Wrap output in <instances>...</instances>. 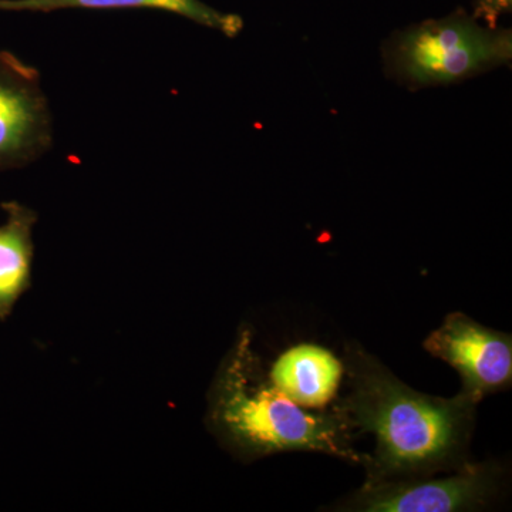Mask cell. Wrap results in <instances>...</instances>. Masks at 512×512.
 <instances>
[{"mask_svg": "<svg viewBox=\"0 0 512 512\" xmlns=\"http://www.w3.org/2000/svg\"><path fill=\"white\" fill-rule=\"evenodd\" d=\"M2 208L8 214L0 225V320H5L32 282L37 214L16 201L3 202Z\"/></svg>", "mask_w": 512, "mask_h": 512, "instance_id": "9c48e42d", "label": "cell"}, {"mask_svg": "<svg viewBox=\"0 0 512 512\" xmlns=\"http://www.w3.org/2000/svg\"><path fill=\"white\" fill-rule=\"evenodd\" d=\"M349 394L336 409L352 430L373 434L366 483L430 478L470 466L468 448L478 402L416 392L360 346L346 348Z\"/></svg>", "mask_w": 512, "mask_h": 512, "instance_id": "6da1fadb", "label": "cell"}, {"mask_svg": "<svg viewBox=\"0 0 512 512\" xmlns=\"http://www.w3.org/2000/svg\"><path fill=\"white\" fill-rule=\"evenodd\" d=\"M49 101L36 67L0 52V171L25 167L52 148Z\"/></svg>", "mask_w": 512, "mask_h": 512, "instance_id": "5b68a950", "label": "cell"}, {"mask_svg": "<svg viewBox=\"0 0 512 512\" xmlns=\"http://www.w3.org/2000/svg\"><path fill=\"white\" fill-rule=\"evenodd\" d=\"M66 9L161 10L227 37H235L244 29V20L238 15L220 12L202 0H0V12L52 13Z\"/></svg>", "mask_w": 512, "mask_h": 512, "instance_id": "ba28073f", "label": "cell"}, {"mask_svg": "<svg viewBox=\"0 0 512 512\" xmlns=\"http://www.w3.org/2000/svg\"><path fill=\"white\" fill-rule=\"evenodd\" d=\"M503 471L494 463L470 464L454 476L365 483L339 511L454 512L487 507L497 497Z\"/></svg>", "mask_w": 512, "mask_h": 512, "instance_id": "277c9868", "label": "cell"}, {"mask_svg": "<svg viewBox=\"0 0 512 512\" xmlns=\"http://www.w3.org/2000/svg\"><path fill=\"white\" fill-rule=\"evenodd\" d=\"M512 9V0H476L473 16L484 25L497 28L501 16Z\"/></svg>", "mask_w": 512, "mask_h": 512, "instance_id": "30bf717a", "label": "cell"}, {"mask_svg": "<svg viewBox=\"0 0 512 512\" xmlns=\"http://www.w3.org/2000/svg\"><path fill=\"white\" fill-rule=\"evenodd\" d=\"M342 372V363L329 350L299 345L278 357L269 377L299 406L322 407L338 392Z\"/></svg>", "mask_w": 512, "mask_h": 512, "instance_id": "52a82bcc", "label": "cell"}, {"mask_svg": "<svg viewBox=\"0 0 512 512\" xmlns=\"http://www.w3.org/2000/svg\"><path fill=\"white\" fill-rule=\"evenodd\" d=\"M382 56L387 76L410 90L450 86L510 64L512 33L458 9L393 33Z\"/></svg>", "mask_w": 512, "mask_h": 512, "instance_id": "3957f363", "label": "cell"}, {"mask_svg": "<svg viewBox=\"0 0 512 512\" xmlns=\"http://www.w3.org/2000/svg\"><path fill=\"white\" fill-rule=\"evenodd\" d=\"M424 349L457 370L461 393L480 403L512 380V339L461 312L450 313L424 340Z\"/></svg>", "mask_w": 512, "mask_h": 512, "instance_id": "8992f818", "label": "cell"}, {"mask_svg": "<svg viewBox=\"0 0 512 512\" xmlns=\"http://www.w3.org/2000/svg\"><path fill=\"white\" fill-rule=\"evenodd\" d=\"M251 333L242 330L211 392L212 430L239 456L254 460L285 451L328 454L365 464L352 446V427L339 410L309 413L262 372Z\"/></svg>", "mask_w": 512, "mask_h": 512, "instance_id": "7a4b0ae2", "label": "cell"}]
</instances>
